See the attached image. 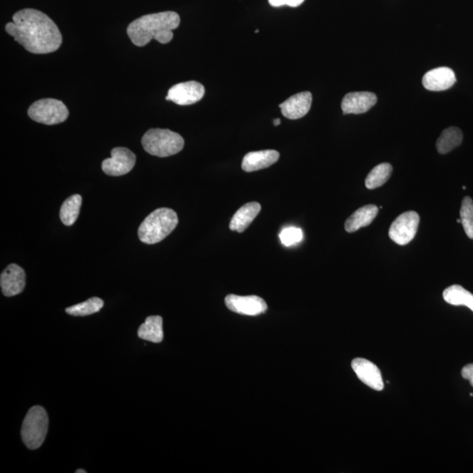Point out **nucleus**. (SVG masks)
<instances>
[{
	"mask_svg": "<svg viewBox=\"0 0 473 473\" xmlns=\"http://www.w3.org/2000/svg\"><path fill=\"white\" fill-rule=\"evenodd\" d=\"M6 31L32 54L53 53L63 44L59 26L39 10L26 9L17 11L13 22L7 23Z\"/></svg>",
	"mask_w": 473,
	"mask_h": 473,
	"instance_id": "f257e3e1",
	"label": "nucleus"
},
{
	"mask_svg": "<svg viewBox=\"0 0 473 473\" xmlns=\"http://www.w3.org/2000/svg\"><path fill=\"white\" fill-rule=\"evenodd\" d=\"M180 19L175 11L144 15L130 23L128 34L137 47H144L153 39L161 44H167L174 37L173 30L178 28Z\"/></svg>",
	"mask_w": 473,
	"mask_h": 473,
	"instance_id": "f03ea898",
	"label": "nucleus"
},
{
	"mask_svg": "<svg viewBox=\"0 0 473 473\" xmlns=\"http://www.w3.org/2000/svg\"><path fill=\"white\" fill-rule=\"evenodd\" d=\"M178 217L169 208H160L149 214L138 227V236L144 244L159 243L166 238L178 225Z\"/></svg>",
	"mask_w": 473,
	"mask_h": 473,
	"instance_id": "7ed1b4c3",
	"label": "nucleus"
},
{
	"mask_svg": "<svg viewBox=\"0 0 473 473\" xmlns=\"http://www.w3.org/2000/svg\"><path fill=\"white\" fill-rule=\"evenodd\" d=\"M145 151L149 155L164 158L182 151L184 140L180 134L168 129H150L141 140Z\"/></svg>",
	"mask_w": 473,
	"mask_h": 473,
	"instance_id": "20e7f679",
	"label": "nucleus"
},
{
	"mask_svg": "<svg viewBox=\"0 0 473 473\" xmlns=\"http://www.w3.org/2000/svg\"><path fill=\"white\" fill-rule=\"evenodd\" d=\"M49 430V417L41 406L31 407L21 427L23 443L30 449H39Z\"/></svg>",
	"mask_w": 473,
	"mask_h": 473,
	"instance_id": "39448f33",
	"label": "nucleus"
},
{
	"mask_svg": "<svg viewBox=\"0 0 473 473\" xmlns=\"http://www.w3.org/2000/svg\"><path fill=\"white\" fill-rule=\"evenodd\" d=\"M28 113L34 121L48 126L64 122L69 114L67 106L60 100L54 98L38 100L29 107Z\"/></svg>",
	"mask_w": 473,
	"mask_h": 473,
	"instance_id": "423d86ee",
	"label": "nucleus"
},
{
	"mask_svg": "<svg viewBox=\"0 0 473 473\" xmlns=\"http://www.w3.org/2000/svg\"><path fill=\"white\" fill-rule=\"evenodd\" d=\"M420 217L415 211H407L392 223L388 235L395 243L405 245L414 240L417 233Z\"/></svg>",
	"mask_w": 473,
	"mask_h": 473,
	"instance_id": "0eeeda50",
	"label": "nucleus"
},
{
	"mask_svg": "<svg viewBox=\"0 0 473 473\" xmlns=\"http://www.w3.org/2000/svg\"><path fill=\"white\" fill-rule=\"evenodd\" d=\"M111 158H107L102 163L103 171L111 176H121L128 174L136 163V156L128 148H115L111 150Z\"/></svg>",
	"mask_w": 473,
	"mask_h": 473,
	"instance_id": "6e6552de",
	"label": "nucleus"
},
{
	"mask_svg": "<svg viewBox=\"0 0 473 473\" xmlns=\"http://www.w3.org/2000/svg\"><path fill=\"white\" fill-rule=\"evenodd\" d=\"M203 84L190 81V82L176 84L168 90L166 100L179 106H190L198 103L205 95Z\"/></svg>",
	"mask_w": 473,
	"mask_h": 473,
	"instance_id": "1a4fd4ad",
	"label": "nucleus"
},
{
	"mask_svg": "<svg viewBox=\"0 0 473 473\" xmlns=\"http://www.w3.org/2000/svg\"><path fill=\"white\" fill-rule=\"evenodd\" d=\"M225 305L233 312L245 315L263 314L268 310L266 302L257 295H229L225 297Z\"/></svg>",
	"mask_w": 473,
	"mask_h": 473,
	"instance_id": "9d476101",
	"label": "nucleus"
},
{
	"mask_svg": "<svg viewBox=\"0 0 473 473\" xmlns=\"http://www.w3.org/2000/svg\"><path fill=\"white\" fill-rule=\"evenodd\" d=\"M352 367L359 379L369 387L376 391H382L384 382L382 372L376 365L362 357L352 360Z\"/></svg>",
	"mask_w": 473,
	"mask_h": 473,
	"instance_id": "9b49d317",
	"label": "nucleus"
},
{
	"mask_svg": "<svg viewBox=\"0 0 473 473\" xmlns=\"http://www.w3.org/2000/svg\"><path fill=\"white\" fill-rule=\"evenodd\" d=\"M0 286L7 297L20 295L26 286L24 269L16 264H10L0 276Z\"/></svg>",
	"mask_w": 473,
	"mask_h": 473,
	"instance_id": "f8f14e48",
	"label": "nucleus"
},
{
	"mask_svg": "<svg viewBox=\"0 0 473 473\" xmlns=\"http://www.w3.org/2000/svg\"><path fill=\"white\" fill-rule=\"evenodd\" d=\"M376 103V95L372 92H351L345 96L341 107L344 114H361L367 113Z\"/></svg>",
	"mask_w": 473,
	"mask_h": 473,
	"instance_id": "ddd939ff",
	"label": "nucleus"
},
{
	"mask_svg": "<svg viewBox=\"0 0 473 473\" xmlns=\"http://www.w3.org/2000/svg\"><path fill=\"white\" fill-rule=\"evenodd\" d=\"M312 103V95L305 91L292 96L279 106L284 117L288 119H298L309 113Z\"/></svg>",
	"mask_w": 473,
	"mask_h": 473,
	"instance_id": "4468645a",
	"label": "nucleus"
},
{
	"mask_svg": "<svg viewBox=\"0 0 473 473\" xmlns=\"http://www.w3.org/2000/svg\"><path fill=\"white\" fill-rule=\"evenodd\" d=\"M456 83L455 73L452 69L441 67L427 72L422 78L425 89L432 91H442L449 89Z\"/></svg>",
	"mask_w": 473,
	"mask_h": 473,
	"instance_id": "2eb2a0df",
	"label": "nucleus"
},
{
	"mask_svg": "<svg viewBox=\"0 0 473 473\" xmlns=\"http://www.w3.org/2000/svg\"><path fill=\"white\" fill-rule=\"evenodd\" d=\"M280 153L275 150L250 152L242 161V169L245 172H255L272 166L278 161Z\"/></svg>",
	"mask_w": 473,
	"mask_h": 473,
	"instance_id": "dca6fc26",
	"label": "nucleus"
},
{
	"mask_svg": "<svg viewBox=\"0 0 473 473\" xmlns=\"http://www.w3.org/2000/svg\"><path fill=\"white\" fill-rule=\"evenodd\" d=\"M261 205L257 202L248 203L242 206L233 215L230 223V230L233 232L244 233L259 215Z\"/></svg>",
	"mask_w": 473,
	"mask_h": 473,
	"instance_id": "f3484780",
	"label": "nucleus"
},
{
	"mask_svg": "<svg viewBox=\"0 0 473 473\" xmlns=\"http://www.w3.org/2000/svg\"><path fill=\"white\" fill-rule=\"evenodd\" d=\"M378 213L379 208L374 205L360 208L345 221V228L346 232L349 233H355L362 227L370 225Z\"/></svg>",
	"mask_w": 473,
	"mask_h": 473,
	"instance_id": "a211bd4d",
	"label": "nucleus"
},
{
	"mask_svg": "<svg viewBox=\"0 0 473 473\" xmlns=\"http://www.w3.org/2000/svg\"><path fill=\"white\" fill-rule=\"evenodd\" d=\"M163 320L160 315H150L138 328V336L141 340L161 343L163 340Z\"/></svg>",
	"mask_w": 473,
	"mask_h": 473,
	"instance_id": "6ab92c4d",
	"label": "nucleus"
},
{
	"mask_svg": "<svg viewBox=\"0 0 473 473\" xmlns=\"http://www.w3.org/2000/svg\"><path fill=\"white\" fill-rule=\"evenodd\" d=\"M463 141V133L459 128L452 126L441 133L437 141V149L441 155H445L459 147Z\"/></svg>",
	"mask_w": 473,
	"mask_h": 473,
	"instance_id": "aec40b11",
	"label": "nucleus"
},
{
	"mask_svg": "<svg viewBox=\"0 0 473 473\" xmlns=\"http://www.w3.org/2000/svg\"><path fill=\"white\" fill-rule=\"evenodd\" d=\"M444 301L449 305L467 306L473 311V295L462 286L452 285L444 291Z\"/></svg>",
	"mask_w": 473,
	"mask_h": 473,
	"instance_id": "412c9836",
	"label": "nucleus"
},
{
	"mask_svg": "<svg viewBox=\"0 0 473 473\" xmlns=\"http://www.w3.org/2000/svg\"><path fill=\"white\" fill-rule=\"evenodd\" d=\"M82 201V197L78 194L72 195L65 200L60 210L61 220L65 225L71 226L75 224L79 216Z\"/></svg>",
	"mask_w": 473,
	"mask_h": 473,
	"instance_id": "4be33fe9",
	"label": "nucleus"
},
{
	"mask_svg": "<svg viewBox=\"0 0 473 473\" xmlns=\"http://www.w3.org/2000/svg\"><path fill=\"white\" fill-rule=\"evenodd\" d=\"M392 172H393V167L390 163L377 165L365 178V187L368 190H375V188L382 187L390 178Z\"/></svg>",
	"mask_w": 473,
	"mask_h": 473,
	"instance_id": "5701e85b",
	"label": "nucleus"
},
{
	"mask_svg": "<svg viewBox=\"0 0 473 473\" xmlns=\"http://www.w3.org/2000/svg\"><path fill=\"white\" fill-rule=\"evenodd\" d=\"M103 307V301L98 297H91L79 305L68 307L66 312L74 317H86L98 312Z\"/></svg>",
	"mask_w": 473,
	"mask_h": 473,
	"instance_id": "b1692460",
	"label": "nucleus"
},
{
	"mask_svg": "<svg viewBox=\"0 0 473 473\" xmlns=\"http://www.w3.org/2000/svg\"><path fill=\"white\" fill-rule=\"evenodd\" d=\"M461 224L467 235L473 240V201L471 198L465 197L460 210Z\"/></svg>",
	"mask_w": 473,
	"mask_h": 473,
	"instance_id": "393cba45",
	"label": "nucleus"
},
{
	"mask_svg": "<svg viewBox=\"0 0 473 473\" xmlns=\"http://www.w3.org/2000/svg\"><path fill=\"white\" fill-rule=\"evenodd\" d=\"M302 230L295 228V227L284 229L280 233V240L286 247H291V245L299 243L302 240Z\"/></svg>",
	"mask_w": 473,
	"mask_h": 473,
	"instance_id": "a878e982",
	"label": "nucleus"
},
{
	"mask_svg": "<svg viewBox=\"0 0 473 473\" xmlns=\"http://www.w3.org/2000/svg\"><path fill=\"white\" fill-rule=\"evenodd\" d=\"M270 6L274 7H280L283 6H288L291 7H297L301 6L305 0H268Z\"/></svg>",
	"mask_w": 473,
	"mask_h": 473,
	"instance_id": "bb28decb",
	"label": "nucleus"
},
{
	"mask_svg": "<svg viewBox=\"0 0 473 473\" xmlns=\"http://www.w3.org/2000/svg\"><path fill=\"white\" fill-rule=\"evenodd\" d=\"M461 375H462L464 379L469 380L473 387V364L465 365L462 369V372H461Z\"/></svg>",
	"mask_w": 473,
	"mask_h": 473,
	"instance_id": "cd10ccee",
	"label": "nucleus"
},
{
	"mask_svg": "<svg viewBox=\"0 0 473 473\" xmlns=\"http://www.w3.org/2000/svg\"><path fill=\"white\" fill-rule=\"evenodd\" d=\"M280 124V118L275 119L274 125L277 126H279Z\"/></svg>",
	"mask_w": 473,
	"mask_h": 473,
	"instance_id": "c85d7f7f",
	"label": "nucleus"
},
{
	"mask_svg": "<svg viewBox=\"0 0 473 473\" xmlns=\"http://www.w3.org/2000/svg\"><path fill=\"white\" fill-rule=\"evenodd\" d=\"M76 473H86V471L82 470V469H79V470L76 471Z\"/></svg>",
	"mask_w": 473,
	"mask_h": 473,
	"instance_id": "c756f323",
	"label": "nucleus"
}]
</instances>
